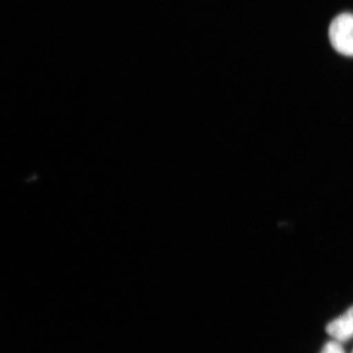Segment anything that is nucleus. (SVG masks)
<instances>
[{"label": "nucleus", "instance_id": "nucleus-1", "mask_svg": "<svg viewBox=\"0 0 353 353\" xmlns=\"http://www.w3.org/2000/svg\"><path fill=\"white\" fill-rule=\"evenodd\" d=\"M329 38L339 54L353 57V14L343 13L335 17L330 26Z\"/></svg>", "mask_w": 353, "mask_h": 353}, {"label": "nucleus", "instance_id": "nucleus-3", "mask_svg": "<svg viewBox=\"0 0 353 353\" xmlns=\"http://www.w3.org/2000/svg\"><path fill=\"white\" fill-rule=\"evenodd\" d=\"M320 353H346L341 343L330 341L325 344Z\"/></svg>", "mask_w": 353, "mask_h": 353}, {"label": "nucleus", "instance_id": "nucleus-2", "mask_svg": "<svg viewBox=\"0 0 353 353\" xmlns=\"http://www.w3.org/2000/svg\"><path fill=\"white\" fill-rule=\"evenodd\" d=\"M326 332L335 341L343 343L353 338V306L326 326Z\"/></svg>", "mask_w": 353, "mask_h": 353}, {"label": "nucleus", "instance_id": "nucleus-4", "mask_svg": "<svg viewBox=\"0 0 353 353\" xmlns=\"http://www.w3.org/2000/svg\"><path fill=\"white\" fill-rule=\"evenodd\" d=\"M351 353H353V350L352 351V352H351Z\"/></svg>", "mask_w": 353, "mask_h": 353}]
</instances>
